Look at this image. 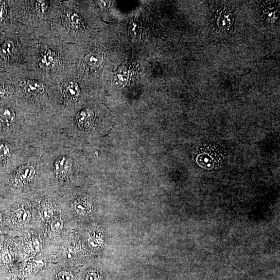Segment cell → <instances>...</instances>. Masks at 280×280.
Instances as JSON below:
<instances>
[{"instance_id": "603a6c76", "label": "cell", "mask_w": 280, "mask_h": 280, "mask_svg": "<svg viewBox=\"0 0 280 280\" xmlns=\"http://www.w3.org/2000/svg\"><path fill=\"white\" fill-rule=\"evenodd\" d=\"M31 251L35 253L38 252L40 250V243L36 239H33L29 244Z\"/></svg>"}, {"instance_id": "30bf717a", "label": "cell", "mask_w": 280, "mask_h": 280, "mask_svg": "<svg viewBox=\"0 0 280 280\" xmlns=\"http://www.w3.org/2000/svg\"><path fill=\"white\" fill-rule=\"evenodd\" d=\"M18 118L17 110L13 107H0V129H5L14 125Z\"/></svg>"}, {"instance_id": "5bb4252c", "label": "cell", "mask_w": 280, "mask_h": 280, "mask_svg": "<svg viewBox=\"0 0 280 280\" xmlns=\"http://www.w3.org/2000/svg\"><path fill=\"white\" fill-rule=\"evenodd\" d=\"M217 25L222 29L228 30L233 22V17L232 14L228 10H221L217 17Z\"/></svg>"}, {"instance_id": "e0dca14e", "label": "cell", "mask_w": 280, "mask_h": 280, "mask_svg": "<svg viewBox=\"0 0 280 280\" xmlns=\"http://www.w3.org/2000/svg\"><path fill=\"white\" fill-rule=\"evenodd\" d=\"M44 266V262L36 261L35 262L31 263L28 264L23 271V275L26 276L33 275Z\"/></svg>"}, {"instance_id": "d4e9b609", "label": "cell", "mask_w": 280, "mask_h": 280, "mask_svg": "<svg viewBox=\"0 0 280 280\" xmlns=\"http://www.w3.org/2000/svg\"><path fill=\"white\" fill-rule=\"evenodd\" d=\"M8 280H21V279L16 276H11Z\"/></svg>"}, {"instance_id": "9a60e30c", "label": "cell", "mask_w": 280, "mask_h": 280, "mask_svg": "<svg viewBox=\"0 0 280 280\" xmlns=\"http://www.w3.org/2000/svg\"><path fill=\"white\" fill-rule=\"evenodd\" d=\"M15 93V88L12 82L0 84V101L9 98Z\"/></svg>"}, {"instance_id": "4fadbf2b", "label": "cell", "mask_w": 280, "mask_h": 280, "mask_svg": "<svg viewBox=\"0 0 280 280\" xmlns=\"http://www.w3.org/2000/svg\"><path fill=\"white\" fill-rule=\"evenodd\" d=\"M13 1H0V25L8 21L13 22Z\"/></svg>"}, {"instance_id": "5b68a950", "label": "cell", "mask_w": 280, "mask_h": 280, "mask_svg": "<svg viewBox=\"0 0 280 280\" xmlns=\"http://www.w3.org/2000/svg\"><path fill=\"white\" fill-rule=\"evenodd\" d=\"M11 82L16 93L26 103L45 106L51 100L57 101V83L28 70L12 74Z\"/></svg>"}, {"instance_id": "d6986e66", "label": "cell", "mask_w": 280, "mask_h": 280, "mask_svg": "<svg viewBox=\"0 0 280 280\" xmlns=\"http://www.w3.org/2000/svg\"><path fill=\"white\" fill-rule=\"evenodd\" d=\"M74 209L78 214H85L88 211L89 205L87 201L83 200H77L75 202Z\"/></svg>"}, {"instance_id": "6da1fadb", "label": "cell", "mask_w": 280, "mask_h": 280, "mask_svg": "<svg viewBox=\"0 0 280 280\" xmlns=\"http://www.w3.org/2000/svg\"><path fill=\"white\" fill-rule=\"evenodd\" d=\"M25 70L57 82L74 72L70 44L52 35L35 37Z\"/></svg>"}, {"instance_id": "8fae6325", "label": "cell", "mask_w": 280, "mask_h": 280, "mask_svg": "<svg viewBox=\"0 0 280 280\" xmlns=\"http://www.w3.org/2000/svg\"><path fill=\"white\" fill-rule=\"evenodd\" d=\"M96 113L90 107H85L78 111L75 116V121L78 126L84 127L90 125L95 119Z\"/></svg>"}, {"instance_id": "2e32d148", "label": "cell", "mask_w": 280, "mask_h": 280, "mask_svg": "<svg viewBox=\"0 0 280 280\" xmlns=\"http://www.w3.org/2000/svg\"><path fill=\"white\" fill-rule=\"evenodd\" d=\"M11 149L9 144L0 142V167L3 166L10 157Z\"/></svg>"}, {"instance_id": "44dd1931", "label": "cell", "mask_w": 280, "mask_h": 280, "mask_svg": "<svg viewBox=\"0 0 280 280\" xmlns=\"http://www.w3.org/2000/svg\"><path fill=\"white\" fill-rule=\"evenodd\" d=\"M64 221L61 217H56L52 222L51 229L53 232H59L64 228Z\"/></svg>"}, {"instance_id": "ac0fdd59", "label": "cell", "mask_w": 280, "mask_h": 280, "mask_svg": "<svg viewBox=\"0 0 280 280\" xmlns=\"http://www.w3.org/2000/svg\"><path fill=\"white\" fill-rule=\"evenodd\" d=\"M40 217L44 221L51 220L53 215V211L52 207L49 205H44L40 210Z\"/></svg>"}, {"instance_id": "484cf974", "label": "cell", "mask_w": 280, "mask_h": 280, "mask_svg": "<svg viewBox=\"0 0 280 280\" xmlns=\"http://www.w3.org/2000/svg\"><path fill=\"white\" fill-rule=\"evenodd\" d=\"M3 223V216L1 212H0V228L2 227Z\"/></svg>"}, {"instance_id": "52a82bcc", "label": "cell", "mask_w": 280, "mask_h": 280, "mask_svg": "<svg viewBox=\"0 0 280 280\" xmlns=\"http://www.w3.org/2000/svg\"><path fill=\"white\" fill-rule=\"evenodd\" d=\"M35 174V165L27 164L21 166L16 170L12 175L11 183L15 188H23L33 180Z\"/></svg>"}, {"instance_id": "7c38bea8", "label": "cell", "mask_w": 280, "mask_h": 280, "mask_svg": "<svg viewBox=\"0 0 280 280\" xmlns=\"http://www.w3.org/2000/svg\"><path fill=\"white\" fill-rule=\"evenodd\" d=\"M31 212L26 208L20 207L13 210L11 220L14 225H21L27 224L31 219Z\"/></svg>"}, {"instance_id": "7a4b0ae2", "label": "cell", "mask_w": 280, "mask_h": 280, "mask_svg": "<svg viewBox=\"0 0 280 280\" xmlns=\"http://www.w3.org/2000/svg\"><path fill=\"white\" fill-rule=\"evenodd\" d=\"M11 27L0 43V65L13 74L26 69L31 46L37 36L17 21H13Z\"/></svg>"}, {"instance_id": "ffe728a7", "label": "cell", "mask_w": 280, "mask_h": 280, "mask_svg": "<svg viewBox=\"0 0 280 280\" xmlns=\"http://www.w3.org/2000/svg\"><path fill=\"white\" fill-rule=\"evenodd\" d=\"M1 259L6 265H11L14 260L13 254L11 251L4 249L1 251Z\"/></svg>"}, {"instance_id": "7402d4cb", "label": "cell", "mask_w": 280, "mask_h": 280, "mask_svg": "<svg viewBox=\"0 0 280 280\" xmlns=\"http://www.w3.org/2000/svg\"><path fill=\"white\" fill-rule=\"evenodd\" d=\"M74 277L71 271L64 270L58 272L54 280H74Z\"/></svg>"}, {"instance_id": "8992f818", "label": "cell", "mask_w": 280, "mask_h": 280, "mask_svg": "<svg viewBox=\"0 0 280 280\" xmlns=\"http://www.w3.org/2000/svg\"><path fill=\"white\" fill-rule=\"evenodd\" d=\"M57 83V101L60 105L65 107H71L79 102L82 89L75 72L62 78Z\"/></svg>"}, {"instance_id": "ba28073f", "label": "cell", "mask_w": 280, "mask_h": 280, "mask_svg": "<svg viewBox=\"0 0 280 280\" xmlns=\"http://www.w3.org/2000/svg\"><path fill=\"white\" fill-rule=\"evenodd\" d=\"M85 52L81 64L84 68L85 72L89 74L91 72L96 71L102 66L104 57L103 54L96 50H88Z\"/></svg>"}, {"instance_id": "277c9868", "label": "cell", "mask_w": 280, "mask_h": 280, "mask_svg": "<svg viewBox=\"0 0 280 280\" xmlns=\"http://www.w3.org/2000/svg\"><path fill=\"white\" fill-rule=\"evenodd\" d=\"M77 1H59L51 23L52 36L70 44H76L77 40L88 32V23L77 5Z\"/></svg>"}, {"instance_id": "cb8c5ba5", "label": "cell", "mask_w": 280, "mask_h": 280, "mask_svg": "<svg viewBox=\"0 0 280 280\" xmlns=\"http://www.w3.org/2000/svg\"><path fill=\"white\" fill-rule=\"evenodd\" d=\"M99 276L95 272H90L87 275L85 280H99Z\"/></svg>"}, {"instance_id": "3957f363", "label": "cell", "mask_w": 280, "mask_h": 280, "mask_svg": "<svg viewBox=\"0 0 280 280\" xmlns=\"http://www.w3.org/2000/svg\"><path fill=\"white\" fill-rule=\"evenodd\" d=\"M58 0L13 1V21L33 31L37 36L52 35L51 26Z\"/></svg>"}, {"instance_id": "9c48e42d", "label": "cell", "mask_w": 280, "mask_h": 280, "mask_svg": "<svg viewBox=\"0 0 280 280\" xmlns=\"http://www.w3.org/2000/svg\"><path fill=\"white\" fill-rule=\"evenodd\" d=\"M73 162L71 159L63 156L59 157L53 163V171L60 180H65L72 169Z\"/></svg>"}]
</instances>
